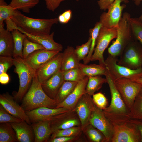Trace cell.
<instances>
[{
    "label": "cell",
    "mask_w": 142,
    "mask_h": 142,
    "mask_svg": "<svg viewBox=\"0 0 142 142\" xmlns=\"http://www.w3.org/2000/svg\"><path fill=\"white\" fill-rule=\"evenodd\" d=\"M88 78L85 88V93L91 96L99 90L104 83L107 82L106 78L102 77L101 75L90 76Z\"/></svg>",
    "instance_id": "f1b7e54d"
},
{
    "label": "cell",
    "mask_w": 142,
    "mask_h": 142,
    "mask_svg": "<svg viewBox=\"0 0 142 142\" xmlns=\"http://www.w3.org/2000/svg\"><path fill=\"white\" fill-rule=\"evenodd\" d=\"M105 76L110 89L111 100L110 105L103 110L105 115L111 123L128 121L130 119V111L108 70Z\"/></svg>",
    "instance_id": "3957f363"
},
{
    "label": "cell",
    "mask_w": 142,
    "mask_h": 142,
    "mask_svg": "<svg viewBox=\"0 0 142 142\" xmlns=\"http://www.w3.org/2000/svg\"><path fill=\"white\" fill-rule=\"evenodd\" d=\"M140 93L142 94V85L141 87V89Z\"/></svg>",
    "instance_id": "11a10c76"
},
{
    "label": "cell",
    "mask_w": 142,
    "mask_h": 142,
    "mask_svg": "<svg viewBox=\"0 0 142 142\" xmlns=\"http://www.w3.org/2000/svg\"><path fill=\"white\" fill-rule=\"evenodd\" d=\"M16 133L18 142H34V135L31 125L25 121L10 123Z\"/></svg>",
    "instance_id": "603a6c76"
},
{
    "label": "cell",
    "mask_w": 142,
    "mask_h": 142,
    "mask_svg": "<svg viewBox=\"0 0 142 142\" xmlns=\"http://www.w3.org/2000/svg\"><path fill=\"white\" fill-rule=\"evenodd\" d=\"M116 28H108L102 26L100 30L91 61H98L99 64L105 65L104 52L111 41L117 37Z\"/></svg>",
    "instance_id": "30bf717a"
},
{
    "label": "cell",
    "mask_w": 142,
    "mask_h": 142,
    "mask_svg": "<svg viewBox=\"0 0 142 142\" xmlns=\"http://www.w3.org/2000/svg\"><path fill=\"white\" fill-rule=\"evenodd\" d=\"M48 120L52 132L57 130L73 127L81 126L79 119L76 113L73 110H70L56 115Z\"/></svg>",
    "instance_id": "4fadbf2b"
},
{
    "label": "cell",
    "mask_w": 142,
    "mask_h": 142,
    "mask_svg": "<svg viewBox=\"0 0 142 142\" xmlns=\"http://www.w3.org/2000/svg\"><path fill=\"white\" fill-rule=\"evenodd\" d=\"M39 0H11L9 5L14 10L29 13L31 9L39 3Z\"/></svg>",
    "instance_id": "4dcf8cb0"
},
{
    "label": "cell",
    "mask_w": 142,
    "mask_h": 142,
    "mask_svg": "<svg viewBox=\"0 0 142 142\" xmlns=\"http://www.w3.org/2000/svg\"><path fill=\"white\" fill-rule=\"evenodd\" d=\"M42 49H45L41 45L31 41L27 37L24 39L23 42L22 50L23 58L25 59L34 52Z\"/></svg>",
    "instance_id": "f35d334b"
},
{
    "label": "cell",
    "mask_w": 142,
    "mask_h": 142,
    "mask_svg": "<svg viewBox=\"0 0 142 142\" xmlns=\"http://www.w3.org/2000/svg\"><path fill=\"white\" fill-rule=\"evenodd\" d=\"M14 47L11 32L0 26V56L13 57Z\"/></svg>",
    "instance_id": "7402d4cb"
},
{
    "label": "cell",
    "mask_w": 142,
    "mask_h": 142,
    "mask_svg": "<svg viewBox=\"0 0 142 142\" xmlns=\"http://www.w3.org/2000/svg\"><path fill=\"white\" fill-rule=\"evenodd\" d=\"M62 71L65 81L78 83L86 77L79 67Z\"/></svg>",
    "instance_id": "e575fe53"
},
{
    "label": "cell",
    "mask_w": 142,
    "mask_h": 142,
    "mask_svg": "<svg viewBox=\"0 0 142 142\" xmlns=\"http://www.w3.org/2000/svg\"><path fill=\"white\" fill-rule=\"evenodd\" d=\"M118 57L109 54L105 60L108 71L113 81L125 78L135 81L142 78V67L133 69L117 63Z\"/></svg>",
    "instance_id": "52a82bcc"
},
{
    "label": "cell",
    "mask_w": 142,
    "mask_h": 142,
    "mask_svg": "<svg viewBox=\"0 0 142 142\" xmlns=\"http://www.w3.org/2000/svg\"><path fill=\"white\" fill-rule=\"evenodd\" d=\"M138 18L140 20L142 21V14Z\"/></svg>",
    "instance_id": "db71d44e"
},
{
    "label": "cell",
    "mask_w": 142,
    "mask_h": 142,
    "mask_svg": "<svg viewBox=\"0 0 142 142\" xmlns=\"http://www.w3.org/2000/svg\"><path fill=\"white\" fill-rule=\"evenodd\" d=\"M130 119L142 121V94L138 95L130 111Z\"/></svg>",
    "instance_id": "d590c367"
},
{
    "label": "cell",
    "mask_w": 142,
    "mask_h": 142,
    "mask_svg": "<svg viewBox=\"0 0 142 142\" xmlns=\"http://www.w3.org/2000/svg\"><path fill=\"white\" fill-rule=\"evenodd\" d=\"M11 19L17 27L24 32L33 35L50 34L53 25L58 23V18L50 19L34 18L27 17L18 10Z\"/></svg>",
    "instance_id": "7a4b0ae2"
},
{
    "label": "cell",
    "mask_w": 142,
    "mask_h": 142,
    "mask_svg": "<svg viewBox=\"0 0 142 142\" xmlns=\"http://www.w3.org/2000/svg\"><path fill=\"white\" fill-rule=\"evenodd\" d=\"M129 21L134 38L142 47V21L138 18H131L130 16Z\"/></svg>",
    "instance_id": "836d02e7"
},
{
    "label": "cell",
    "mask_w": 142,
    "mask_h": 142,
    "mask_svg": "<svg viewBox=\"0 0 142 142\" xmlns=\"http://www.w3.org/2000/svg\"><path fill=\"white\" fill-rule=\"evenodd\" d=\"M120 57L117 62L119 65L133 69L142 67V47L134 38Z\"/></svg>",
    "instance_id": "8992f818"
},
{
    "label": "cell",
    "mask_w": 142,
    "mask_h": 142,
    "mask_svg": "<svg viewBox=\"0 0 142 142\" xmlns=\"http://www.w3.org/2000/svg\"><path fill=\"white\" fill-rule=\"evenodd\" d=\"M64 81L62 72L60 70L41 84L46 94L51 98L55 99L59 89Z\"/></svg>",
    "instance_id": "44dd1931"
},
{
    "label": "cell",
    "mask_w": 142,
    "mask_h": 142,
    "mask_svg": "<svg viewBox=\"0 0 142 142\" xmlns=\"http://www.w3.org/2000/svg\"><path fill=\"white\" fill-rule=\"evenodd\" d=\"M62 53L61 68L62 71L79 67L80 60L73 47L68 46Z\"/></svg>",
    "instance_id": "d4e9b609"
},
{
    "label": "cell",
    "mask_w": 142,
    "mask_h": 142,
    "mask_svg": "<svg viewBox=\"0 0 142 142\" xmlns=\"http://www.w3.org/2000/svg\"><path fill=\"white\" fill-rule=\"evenodd\" d=\"M89 124L104 134L107 142H111L113 133V126L105 115L103 110L95 104L90 119Z\"/></svg>",
    "instance_id": "7c38bea8"
},
{
    "label": "cell",
    "mask_w": 142,
    "mask_h": 142,
    "mask_svg": "<svg viewBox=\"0 0 142 142\" xmlns=\"http://www.w3.org/2000/svg\"><path fill=\"white\" fill-rule=\"evenodd\" d=\"M16 10L8 5L4 0H0V26L4 25V21L11 19Z\"/></svg>",
    "instance_id": "8d00e7d4"
},
{
    "label": "cell",
    "mask_w": 142,
    "mask_h": 142,
    "mask_svg": "<svg viewBox=\"0 0 142 142\" xmlns=\"http://www.w3.org/2000/svg\"><path fill=\"white\" fill-rule=\"evenodd\" d=\"M82 131L84 132L90 141L107 142L104 134L90 124L85 127Z\"/></svg>",
    "instance_id": "1f68e13d"
},
{
    "label": "cell",
    "mask_w": 142,
    "mask_h": 142,
    "mask_svg": "<svg viewBox=\"0 0 142 142\" xmlns=\"http://www.w3.org/2000/svg\"><path fill=\"white\" fill-rule=\"evenodd\" d=\"M34 135L35 142H47L52 131L48 120L31 123Z\"/></svg>",
    "instance_id": "cb8c5ba5"
},
{
    "label": "cell",
    "mask_w": 142,
    "mask_h": 142,
    "mask_svg": "<svg viewBox=\"0 0 142 142\" xmlns=\"http://www.w3.org/2000/svg\"><path fill=\"white\" fill-rule=\"evenodd\" d=\"M126 0H115L108 9L107 12H104L100 15L99 22L102 26L108 28L116 27L122 15V12L126 5L121 4Z\"/></svg>",
    "instance_id": "8fae6325"
},
{
    "label": "cell",
    "mask_w": 142,
    "mask_h": 142,
    "mask_svg": "<svg viewBox=\"0 0 142 142\" xmlns=\"http://www.w3.org/2000/svg\"><path fill=\"white\" fill-rule=\"evenodd\" d=\"M102 27L99 22H97L93 28L89 31L90 37L91 38V44L89 52L86 57L83 60L84 64H87L90 61L96 45V42L100 30Z\"/></svg>",
    "instance_id": "d6a6232c"
},
{
    "label": "cell",
    "mask_w": 142,
    "mask_h": 142,
    "mask_svg": "<svg viewBox=\"0 0 142 142\" xmlns=\"http://www.w3.org/2000/svg\"><path fill=\"white\" fill-rule=\"evenodd\" d=\"M59 52L56 50H39L31 54L24 59L32 68L36 70Z\"/></svg>",
    "instance_id": "d6986e66"
},
{
    "label": "cell",
    "mask_w": 142,
    "mask_h": 142,
    "mask_svg": "<svg viewBox=\"0 0 142 142\" xmlns=\"http://www.w3.org/2000/svg\"><path fill=\"white\" fill-rule=\"evenodd\" d=\"M66 22L68 23L71 19L72 16V11L70 9L67 10L62 13Z\"/></svg>",
    "instance_id": "681fc988"
},
{
    "label": "cell",
    "mask_w": 142,
    "mask_h": 142,
    "mask_svg": "<svg viewBox=\"0 0 142 142\" xmlns=\"http://www.w3.org/2000/svg\"><path fill=\"white\" fill-rule=\"evenodd\" d=\"M92 96L94 103L98 108L103 110L107 106L108 104L107 99L102 93L94 94Z\"/></svg>",
    "instance_id": "b9f144b4"
},
{
    "label": "cell",
    "mask_w": 142,
    "mask_h": 142,
    "mask_svg": "<svg viewBox=\"0 0 142 142\" xmlns=\"http://www.w3.org/2000/svg\"><path fill=\"white\" fill-rule=\"evenodd\" d=\"M23 121L8 113L1 105H0V123H18Z\"/></svg>",
    "instance_id": "60d3db41"
},
{
    "label": "cell",
    "mask_w": 142,
    "mask_h": 142,
    "mask_svg": "<svg viewBox=\"0 0 142 142\" xmlns=\"http://www.w3.org/2000/svg\"><path fill=\"white\" fill-rule=\"evenodd\" d=\"M10 77L6 73H3L0 74V83L3 85L7 84L9 82Z\"/></svg>",
    "instance_id": "c3c4849f"
},
{
    "label": "cell",
    "mask_w": 142,
    "mask_h": 142,
    "mask_svg": "<svg viewBox=\"0 0 142 142\" xmlns=\"http://www.w3.org/2000/svg\"><path fill=\"white\" fill-rule=\"evenodd\" d=\"M79 136H61L53 138H49L47 142H69L73 141L78 138Z\"/></svg>",
    "instance_id": "f6af8a7d"
},
{
    "label": "cell",
    "mask_w": 142,
    "mask_h": 142,
    "mask_svg": "<svg viewBox=\"0 0 142 142\" xmlns=\"http://www.w3.org/2000/svg\"><path fill=\"white\" fill-rule=\"evenodd\" d=\"M91 96L86 93L84 94L73 110L76 113L79 119L82 131L90 124V119L95 105Z\"/></svg>",
    "instance_id": "5bb4252c"
},
{
    "label": "cell",
    "mask_w": 142,
    "mask_h": 142,
    "mask_svg": "<svg viewBox=\"0 0 142 142\" xmlns=\"http://www.w3.org/2000/svg\"><path fill=\"white\" fill-rule=\"evenodd\" d=\"M129 121L134 124L136 126L141 135L142 142V121L130 119Z\"/></svg>",
    "instance_id": "7dc6e473"
},
{
    "label": "cell",
    "mask_w": 142,
    "mask_h": 142,
    "mask_svg": "<svg viewBox=\"0 0 142 142\" xmlns=\"http://www.w3.org/2000/svg\"><path fill=\"white\" fill-rule=\"evenodd\" d=\"M14 29H17L25 34L31 41L38 43L43 46L48 50H56L60 52L63 47L60 44L55 42L53 39L54 33L53 32L48 34L33 35L28 33L18 28L16 26Z\"/></svg>",
    "instance_id": "ffe728a7"
},
{
    "label": "cell",
    "mask_w": 142,
    "mask_h": 142,
    "mask_svg": "<svg viewBox=\"0 0 142 142\" xmlns=\"http://www.w3.org/2000/svg\"><path fill=\"white\" fill-rule=\"evenodd\" d=\"M82 131L80 126H75L64 129L58 130L53 131L49 138L61 136H79Z\"/></svg>",
    "instance_id": "74e56055"
},
{
    "label": "cell",
    "mask_w": 142,
    "mask_h": 142,
    "mask_svg": "<svg viewBox=\"0 0 142 142\" xmlns=\"http://www.w3.org/2000/svg\"><path fill=\"white\" fill-rule=\"evenodd\" d=\"M79 67L84 75L88 77L102 75L105 76L107 72L105 65L101 64L88 65L80 63Z\"/></svg>",
    "instance_id": "484cf974"
},
{
    "label": "cell",
    "mask_w": 142,
    "mask_h": 142,
    "mask_svg": "<svg viewBox=\"0 0 142 142\" xmlns=\"http://www.w3.org/2000/svg\"><path fill=\"white\" fill-rule=\"evenodd\" d=\"M134 4L137 6H139L142 0H132Z\"/></svg>",
    "instance_id": "816d5d0a"
},
{
    "label": "cell",
    "mask_w": 142,
    "mask_h": 142,
    "mask_svg": "<svg viewBox=\"0 0 142 142\" xmlns=\"http://www.w3.org/2000/svg\"><path fill=\"white\" fill-rule=\"evenodd\" d=\"M62 53L59 52L36 71V75L41 83L61 70Z\"/></svg>",
    "instance_id": "2e32d148"
},
{
    "label": "cell",
    "mask_w": 142,
    "mask_h": 142,
    "mask_svg": "<svg viewBox=\"0 0 142 142\" xmlns=\"http://www.w3.org/2000/svg\"><path fill=\"white\" fill-rule=\"evenodd\" d=\"M21 102V105L26 111L42 107L55 109L58 104L55 99L46 94L36 75L33 77L28 90Z\"/></svg>",
    "instance_id": "6da1fadb"
},
{
    "label": "cell",
    "mask_w": 142,
    "mask_h": 142,
    "mask_svg": "<svg viewBox=\"0 0 142 142\" xmlns=\"http://www.w3.org/2000/svg\"><path fill=\"white\" fill-rule=\"evenodd\" d=\"M11 32L13 37L14 45L13 57L14 58L20 57L23 58L22 50L23 42L27 36L17 29H14Z\"/></svg>",
    "instance_id": "83f0119b"
},
{
    "label": "cell",
    "mask_w": 142,
    "mask_h": 142,
    "mask_svg": "<svg viewBox=\"0 0 142 142\" xmlns=\"http://www.w3.org/2000/svg\"><path fill=\"white\" fill-rule=\"evenodd\" d=\"M46 8L49 10L54 12L59 6L60 3L65 0H44Z\"/></svg>",
    "instance_id": "ee69618b"
},
{
    "label": "cell",
    "mask_w": 142,
    "mask_h": 142,
    "mask_svg": "<svg viewBox=\"0 0 142 142\" xmlns=\"http://www.w3.org/2000/svg\"><path fill=\"white\" fill-rule=\"evenodd\" d=\"M69 111L64 108L52 109L42 107L26 112L32 123L47 120L56 115Z\"/></svg>",
    "instance_id": "e0dca14e"
},
{
    "label": "cell",
    "mask_w": 142,
    "mask_h": 142,
    "mask_svg": "<svg viewBox=\"0 0 142 142\" xmlns=\"http://www.w3.org/2000/svg\"><path fill=\"white\" fill-rule=\"evenodd\" d=\"M130 16L128 12H125L123 14L116 27V39L108 48L109 54L115 57H120L126 47L134 39L129 21Z\"/></svg>",
    "instance_id": "277c9868"
},
{
    "label": "cell",
    "mask_w": 142,
    "mask_h": 142,
    "mask_svg": "<svg viewBox=\"0 0 142 142\" xmlns=\"http://www.w3.org/2000/svg\"><path fill=\"white\" fill-rule=\"evenodd\" d=\"M113 81L126 106L130 111L136 98L140 93L142 84L125 78Z\"/></svg>",
    "instance_id": "9c48e42d"
},
{
    "label": "cell",
    "mask_w": 142,
    "mask_h": 142,
    "mask_svg": "<svg viewBox=\"0 0 142 142\" xmlns=\"http://www.w3.org/2000/svg\"><path fill=\"white\" fill-rule=\"evenodd\" d=\"M91 41V38L90 37L85 44L76 47L75 52L80 61L83 60L88 54L90 49Z\"/></svg>",
    "instance_id": "ab89813d"
},
{
    "label": "cell",
    "mask_w": 142,
    "mask_h": 142,
    "mask_svg": "<svg viewBox=\"0 0 142 142\" xmlns=\"http://www.w3.org/2000/svg\"><path fill=\"white\" fill-rule=\"evenodd\" d=\"M135 81L142 84V78L139 79L135 80Z\"/></svg>",
    "instance_id": "f5cc1de1"
},
{
    "label": "cell",
    "mask_w": 142,
    "mask_h": 142,
    "mask_svg": "<svg viewBox=\"0 0 142 142\" xmlns=\"http://www.w3.org/2000/svg\"><path fill=\"white\" fill-rule=\"evenodd\" d=\"M58 22L63 24H65L67 23L62 14H60L58 18Z\"/></svg>",
    "instance_id": "f907efd6"
},
{
    "label": "cell",
    "mask_w": 142,
    "mask_h": 142,
    "mask_svg": "<svg viewBox=\"0 0 142 142\" xmlns=\"http://www.w3.org/2000/svg\"><path fill=\"white\" fill-rule=\"evenodd\" d=\"M78 83L65 81L59 89L55 99L58 104L63 102L74 90Z\"/></svg>",
    "instance_id": "f546056e"
},
{
    "label": "cell",
    "mask_w": 142,
    "mask_h": 142,
    "mask_svg": "<svg viewBox=\"0 0 142 142\" xmlns=\"http://www.w3.org/2000/svg\"><path fill=\"white\" fill-rule=\"evenodd\" d=\"M8 93L0 95V104L9 114L21 119L30 125L31 124L26 111Z\"/></svg>",
    "instance_id": "9a60e30c"
},
{
    "label": "cell",
    "mask_w": 142,
    "mask_h": 142,
    "mask_svg": "<svg viewBox=\"0 0 142 142\" xmlns=\"http://www.w3.org/2000/svg\"><path fill=\"white\" fill-rule=\"evenodd\" d=\"M14 58V72L19 79L18 91L13 96L17 102L21 101L28 90L33 77L36 75V70L32 68L23 58L17 57Z\"/></svg>",
    "instance_id": "5b68a950"
},
{
    "label": "cell",
    "mask_w": 142,
    "mask_h": 142,
    "mask_svg": "<svg viewBox=\"0 0 142 142\" xmlns=\"http://www.w3.org/2000/svg\"><path fill=\"white\" fill-rule=\"evenodd\" d=\"M18 142L17 135L11 124L0 123V142Z\"/></svg>",
    "instance_id": "4316f807"
},
{
    "label": "cell",
    "mask_w": 142,
    "mask_h": 142,
    "mask_svg": "<svg viewBox=\"0 0 142 142\" xmlns=\"http://www.w3.org/2000/svg\"><path fill=\"white\" fill-rule=\"evenodd\" d=\"M115 0H99L98 1V4L100 9L105 11L107 9Z\"/></svg>",
    "instance_id": "bcb514c9"
},
{
    "label": "cell",
    "mask_w": 142,
    "mask_h": 142,
    "mask_svg": "<svg viewBox=\"0 0 142 142\" xmlns=\"http://www.w3.org/2000/svg\"><path fill=\"white\" fill-rule=\"evenodd\" d=\"M79 0H76V1H79Z\"/></svg>",
    "instance_id": "9f6ffc18"
},
{
    "label": "cell",
    "mask_w": 142,
    "mask_h": 142,
    "mask_svg": "<svg viewBox=\"0 0 142 142\" xmlns=\"http://www.w3.org/2000/svg\"><path fill=\"white\" fill-rule=\"evenodd\" d=\"M86 76L82 80L78 83L75 88L62 102L59 104L57 108H64L69 110H73L82 96L85 93V88L88 80Z\"/></svg>",
    "instance_id": "ac0fdd59"
},
{
    "label": "cell",
    "mask_w": 142,
    "mask_h": 142,
    "mask_svg": "<svg viewBox=\"0 0 142 142\" xmlns=\"http://www.w3.org/2000/svg\"><path fill=\"white\" fill-rule=\"evenodd\" d=\"M13 57L0 56V74L6 73L8 70L14 65Z\"/></svg>",
    "instance_id": "7bdbcfd3"
},
{
    "label": "cell",
    "mask_w": 142,
    "mask_h": 142,
    "mask_svg": "<svg viewBox=\"0 0 142 142\" xmlns=\"http://www.w3.org/2000/svg\"><path fill=\"white\" fill-rule=\"evenodd\" d=\"M113 133L111 142H140V133L136 126L128 121L111 123Z\"/></svg>",
    "instance_id": "ba28073f"
}]
</instances>
